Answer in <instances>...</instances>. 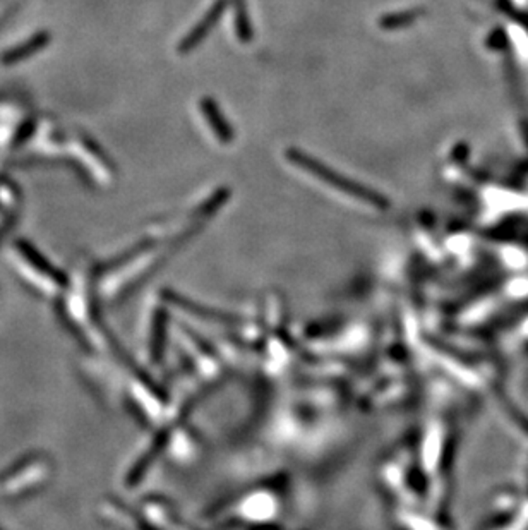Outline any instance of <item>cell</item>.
<instances>
[{
  "label": "cell",
  "instance_id": "2",
  "mask_svg": "<svg viewBox=\"0 0 528 530\" xmlns=\"http://www.w3.org/2000/svg\"><path fill=\"white\" fill-rule=\"evenodd\" d=\"M226 6H229V0H217V2L208 9V13L201 18V21H199L198 25L191 29V33L184 38L182 45H180V52L187 53L191 52L192 48L198 47L204 38L208 36V33L215 28V25L219 21V18L223 16Z\"/></svg>",
  "mask_w": 528,
  "mask_h": 530
},
{
  "label": "cell",
  "instance_id": "1",
  "mask_svg": "<svg viewBox=\"0 0 528 530\" xmlns=\"http://www.w3.org/2000/svg\"><path fill=\"white\" fill-rule=\"evenodd\" d=\"M287 160L292 165L299 167L300 170L309 172L311 175H314L316 179H319L321 182L327 184V186L334 187L337 191H340L343 194H348L352 198L358 199V201H364L367 205L374 206L377 210H386L389 206V201L384 198L383 194L374 191L372 187L365 186V184L357 182V180L348 179L341 174V172L334 170L330 165H326L325 161L318 160L316 156L309 155V153L302 151L299 148H288L287 149Z\"/></svg>",
  "mask_w": 528,
  "mask_h": 530
},
{
  "label": "cell",
  "instance_id": "3",
  "mask_svg": "<svg viewBox=\"0 0 528 530\" xmlns=\"http://www.w3.org/2000/svg\"><path fill=\"white\" fill-rule=\"evenodd\" d=\"M201 110H203L204 117H206L208 124H210V128L213 129L215 136L218 137L219 143H225V144L232 143L235 137L233 129H232V125L226 122V118L223 117L218 103L215 102L213 98H203Z\"/></svg>",
  "mask_w": 528,
  "mask_h": 530
},
{
  "label": "cell",
  "instance_id": "5",
  "mask_svg": "<svg viewBox=\"0 0 528 530\" xmlns=\"http://www.w3.org/2000/svg\"><path fill=\"white\" fill-rule=\"evenodd\" d=\"M235 22H237V34L242 41H250L252 36V28L249 25V16H248V7H245L244 0H235Z\"/></svg>",
  "mask_w": 528,
  "mask_h": 530
},
{
  "label": "cell",
  "instance_id": "4",
  "mask_svg": "<svg viewBox=\"0 0 528 530\" xmlns=\"http://www.w3.org/2000/svg\"><path fill=\"white\" fill-rule=\"evenodd\" d=\"M424 11L420 9H412V11H403V13H396V14H388L381 19V28L384 29H400L405 28V26L414 25L417 19L422 16Z\"/></svg>",
  "mask_w": 528,
  "mask_h": 530
}]
</instances>
